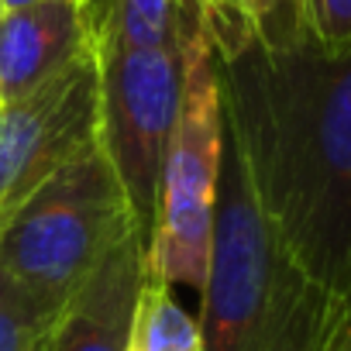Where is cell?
Segmentation results:
<instances>
[{
	"label": "cell",
	"mask_w": 351,
	"mask_h": 351,
	"mask_svg": "<svg viewBox=\"0 0 351 351\" xmlns=\"http://www.w3.org/2000/svg\"><path fill=\"white\" fill-rule=\"evenodd\" d=\"M124 351H204L197 317L180 306L172 286L148 276V269L131 306Z\"/></svg>",
	"instance_id": "10"
},
{
	"label": "cell",
	"mask_w": 351,
	"mask_h": 351,
	"mask_svg": "<svg viewBox=\"0 0 351 351\" xmlns=\"http://www.w3.org/2000/svg\"><path fill=\"white\" fill-rule=\"evenodd\" d=\"M221 162L224 100L204 8V18L186 49L180 110H176V124L162 158L158 207L145 245V269L165 286L200 289L207 279Z\"/></svg>",
	"instance_id": "4"
},
{
	"label": "cell",
	"mask_w": 351,
	"mask_h": 351,
	"mask_svg": "<svg viewBox=\"0 0 351 351\" xmlns=\"http://www.w3.org/2000/svg\"><path fill=\"white\" fill-rule=\"evenodd\" d=\"M207 8V4H204ZM224 128L286 252L337 296L351 279V42H286L207 11Z\"/></svg>",
	"instance_id": "1"
},
{
	"label": "cell",
	"mask_w": 351,
	"mask_h": 351,
	"mask_svg": "<svg viewBox=\"0 0 351 351\" xmlns=\"http://www.w3.org/2000/svg\"><path fill=\"white\" fill-rule=\"evenodd\" d=\"M197 25L183 38L155 49H97V145L104 148L128 197L145 245L155 224L162 158L169 148L176 110H180L186 49Z\"/></svg>",
	"instance_id": "5"
},
{
	"label": "cell",
	"mask_w": 351,
	"mask_h": 351,
	"mask_svg": "<svg viewBox=\"0 0 351 351\" xmlns=\"http://www.w3.org/2000/svg\"><path fill=\"white\" fill-rule=\"evenodd\" d=\"M4 11H14V8H28V4H38V0H0Z\"/></svg>",
	"instance_id": "15"
},
{
	"label": "cell",
	"mask_w": 351,
	"mask_h": 351,
	"mask_svg": "<svg viewBox=\"0 0 351 351\" xmlns=\"http://www.w3.org/2000/svg\"><path fill=\"white\" fill-rule=\"evenodd\" d=\"M97 49L0 107V228L59 169L97 145Z\"/></svg>",
	"instance_id": "6"
},
{
	"label": "cell",
	"mask_w": 351,
	"mask_h": 351,
	"mask_svg": "<svg viewBox=\"0 0 351 351\" xmlns=\"http://www.w3.org/2000/svg\"><path fill=\"white\" fill-rule=\"evenodd\" d=\"M145 279V238L128 234L69 300L45 351H124L131 306Z\"/></svg>",
	"instance_id": "8"
},
{
	"label": "cell",
	"mask_w": 351,
	"mask_h": 351,
	"mask_svg": "<svg viewBox=\"0 0 351 351\" xmlns=\"http://www.w3.org/2000/svg\"><path fill=\"white\" fill-rule=\"evenodd\" d=\"M210 14L245 21L265 42H286L306 28L303 0H204Z\"/></svg>",
	"instance_id": "12"
},
{
	"label": "cell",
	"mask_w": 351,
	"mask_h": 351,
	"mask_svg": "<svg viewBox=\"0 0 351 351\" xmlns=\"http://www.w3.org/2000/svg\"><path fill=\"white\" fill-rule=\"evenodd\" d=\"M0 107H4V100H0Z\"/></svg>",
	"instance_id": "19"
},
{
	"label": "cell",
	"mask_w": 351,
	"mask_h": 351,
	"mask_svg": "<svg viewBox=\"0 0 351 351\" xmlns=\"http://www.w3.org/2000/svg\"><path fill=\"white\" fill-rule=\"evenodd\" d=\"M45 348H49V341H45V344H42V351H45Z\"/></svg>",
	"instance_id": "17"
},
{
	"label": "cell",
	"mask_w": 351,
	"mask_h": 351,
	"mask_svg": "<svg viewBox=\"0 0 351 351\" xmlns=\"http://www.w3.org/2000/svg\"><path fill=\"white\" fill-rule=\"evenodd\" d=\"M86 4H90V8H93V14H97V11H100V8L107 4V0H86Z\"/></svg>",
	"instance_id": "16"
},
{
	"label": "cell",
	"mask_w": 351,
	"mask_h": 351,
	"mask_svg": "<svg viewBox=\"0 0 351 351\" xmlns=\"http://www.w3.org/2000/svg\"><path fill=\"white\" fill-rule=\"evenodd\" d=\"M197 324L204 351H334L341 324V296L262 217L228 128Z\"/></svg>",
	"instance_id": "2"
},
{
	"label": "cell",
	"mask_w": 351,
	"mask_h": 351,
	"mask_svg": "<svg viewBox=\"0 0 351 351\" xmlns=\"http://www.w3.org/2000/svg\"><path fill=\"white\" fill-rule=\"evenodd\" d=\"M56 320L0 265V351H42Z\"/></svg>",
	"instance_id": "11"
},
{
	"label": "cell",
	"mask_w": 351,
	"mask_h": 351,
	"mask_svg": "<svg viewBox=\"0 0 351 351\" xmlns=\"http://www.w3.org/2000/svg\"><path fill=\"white\" fill-rule=\"evenodd\" d=\"M334 351H351V279H348V286L341 293V324H337Z\"/></svg>",
	"instance_id": "14"
},
{
	"label": "cell",
	"mask_w": 351,
	"mask_h": 351,
	"mask_svg": "<svg viewBox=\"0 0 351 351\" xmlns=\"http://www.w3.org/2000/svg\"><path fill=\"white\" fill-rule=\"evenodd\" d=\"M0 14H4V4H0Z\"/></svg>",
	"instance_id": "18"
},
{
	"label": "cell",
	"mask_w": 351,
	"mask_h": 351,
	"mask_svg": "<svg viewBox=\"0 0 351 351\" xmlns=\"http://www.w3.org/2000/svg\"><path fill=\"white\" fill-rule=\"evenodd\" d=\"M204 0H107L97 11V49H155L183 38Z\"/></svg>",
	"instance_id": "9"
},
{
	"label": "cell",
	"mask_w": 351,
	"mask_h": 351,
	"mask_svg": "<svg viewBox=\"0 0 351 351\" xmlns=\"http://www.w3.org/2000/svg\"><path fill=\"white\" fill-rule=\"evenodd\" d=\"M128 234H138L128 197L104 148L90 145L0 228V265L59 320Z\"/></svg>",
	"instance_id": "3"
},
{
	"label": "cell",
	"mask_w": 351,
	"mask_h": 351,
	"mask_svg": "<svg viewBox=\"0 0 351 351\" xmlns=\"http://www.w3.org/2000/svg\"><path fill=\"white\" fill-rule=\"evenodd\" d=\"M303 18L320 42H351V0H303Z\"/></svg>",
	"instance_id": "13"
},
{
	"label": "cell",
	"mask_w": 351,
	"mask_h": 351,
	"mask_svg": "<svg viewBox=\"0 0 351 351\" xmlns=\"http://www.w3.org/2000/svg\"><path fill=\"white\" fill-rule=\"evenodd\" d=\"M97 49L86 0H38L0 14V100L11 104Z\"/></svg>",
	"instance_id": "7"
}]
</instances>
